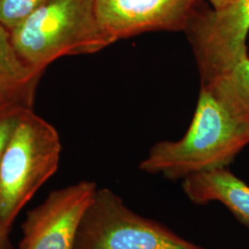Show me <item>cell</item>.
Here are the masks:
<instances>
[{"label": "cell", "mask_w": 249, "mask_h": 249, "mask_svg": "<svg viewBox=\"0 0 249 249\" xmlns=\"http://www.w3.org/2000/svg\"><path fill=\"white\" fill-rule=\"evenodd\" d=\"M0 249H13L9 239V230L6 229L1 223H0Z\"/></svg>", "instance_id": "obj_13"}, {"label": "cell", "mask_w": 249, "mask_h": 249, "mask_svg": "<svg viewBox=\"0 0 249 249\" xmlns=\"http://www.w3.org/2000/svg\"><path fill=\"white\" fill-rule=\"evenodd\" d=\"M100 23L116 41L152 32H185L203 0H92Z\"/></svg>", "instance_id": "obj_7"}, {"label": "cell", "mask_w": 249, "mask_h": 249, "mask_svg": "<svg viewBox=\"0 0 249 249\" xmlns=\"http://www.w3.org/2000/svg\"><path fill=\"white\" fill-rule=\"evenodd\" d=\"M26 108L21 105H2L0 106V162L9 136L16 123L19 113Z\"/></svg>", "instance_id": "obj_12"}, {"label": "cell", "mask_w": 249, "mask_h": 249, "mask_svg": "<svg viewBox=\"0 0 249 249\" xmlns=\"http://www.w3.org/2000/svg\"><path fill=\"white\" fill-rule=\"evenodd\" d=\"M43 72L21 59L12 43L10 31L0 22V105L18 103L33 107Z\"/></svg>", "instance_id": "obj_9"}, {"label": "cell", "mask_w": 249, "mask_h": 249, "mask_svg": "<svg viewBox=\"0 0 249 249\" xmlns=\"http://www.w3.org/2000/svg\"><path fill=\"white\" fill-rule=\"evenodd\" d=\"M182 188L195 204L223 203L249 227V187L225 167L184 178Z\"/></svg>", "instance_id": "obj_8"}, {"label": "cell", "mask_w": 249, "mask_h": 249, "mask_svg": "<svg viewBox=\"0 0 249 249\" xmlns=\"http://www.w3.org/2000/svg\"><path fill=\"white\" fill-rule=\"evenodd\" d=\"M201 84L209 85L241 122L249 127V57L229 71Z\"/></svg>", "instance_id": "obj_10"}, {"label": "cell", "mask_w": 249, "mask_h": 249, "mask_svg": "<svg viewBox=\"0 0 249 249\" xmlns=\"http://www.w3.org/2000/svg\"><path fill=\"white\" fill-rule=\"evenodd\" d=\"M74 249H204L134 213L109 188H98L80 222Z\"/></svg>", "instance_id": "obj_4"}, {"label": "cell", "mask_w": 249, "mask_h": 249, "mask_svg": "<svg viewBox=\"0 0 249 249\" xmlns=\"http://www.w3.org/2000/svg\"><path fill=\"white\" fill-rule=\"evenodd\" d=\"M203 1L208 2L212 9L218 10V9H223L224 7L229 5L232 0H203Z\"/></svg>", "instance_id": "obj_14"}, {"label": "cell", "mask_w": 249, "mask_h": 249, "mask_svg": "<svg viewBox=\"0 0 249 249\" xmlns=\"http://www.w3.org/2000/svg\"><path fill=\"white\" fill-rule=\"evenodd\" d=\"M10 36L21 59L41 71L62 56L97 53L116 42L100 23L92 0H49Z\"/></svg>", "instance_id": "obj_2"}, {"label": "cell", "mask_w": 249, "mask_h": 249, "mask_svg": "<svg viewBox=\"0 0 249 249\" xmlns=\"http://www.w3.org/2000/svg\"><path fill=\"white\" fill-rule=\"evenodd\" d=\"M49 0H0V22L9 31L18 26Z\"/></svg>", "instance_id": "obj_11"}, {"label": "cell", "mask_w": 249, "mask_h": 249, "mask_svg": "<svg viewBox=\"0 0 249 249\" xmlns=\"http://www.w3.org/2000/svg\"><path fill=\"white\" fill-rule=\"evenodd\" d=\"M185 33L201 83L214 80L249 55V0H232L218 10L203 1L192 14Z\"/></svg>", "instance_id": "obj_5"}, {"label": "cell", "mask_w": 249, "mask_h": 249, "mask_svg": "<svg viewBox=\"0 0 249 249\" xmlns=\"http://www.w3.org/2000/svg\"><path fill=\"white\" fill-rule=\"evenodd\" d=\"M62 145L53 124L23 109L0 162V223L10 231L20 211L58 169Z\"/></svg>", "instance_id": "obj_3"}, {"label": "cell", "mask_w": 249, "mask_h": 249, "mask_svg": "<svg viewBox=\"0 0 249 249\" xmlns=\"http://www.w3.org/2000/svg\"><path fill=\"white\" fill-rule=\"evenodd\" d=\"M97 189L94 182L80 181L50 192L27 213L19 249H74L80 222Z\"/></svg>", "instance_id": "obj_6"}, {"label": "cell", "mask_w": 249, "mask_h": 249, "mask_svg": "<svg viewBox=\"0 0 249 249\" xmlns=\"http://www.w3.org/2000/svg\"><path fill=\"white\" fill-rule=\"evenodd\" d=\"M249 143V127L209 85L201 84L196 111L178 141L154 144L140 169L169 179L224 168Z\"/></svg>", "instance_id": "obj_1"}]
</instances>
